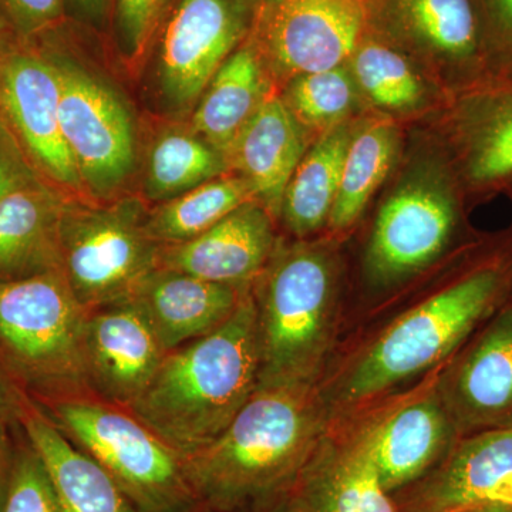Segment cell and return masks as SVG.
Here are the masks:
<instances>
[{
  "label": "cell",
  "mask_w": 512,
  "mask_h": 512,
  "mask_svg": "<svg viewBox=\"0 0 512 512\" xmlns=\"http://www.w3.org/2000/svg\"><path fill=\"white\" fill-rule=\"evenodd\" d=\"M258 375L256 305L247 293L220 328L168 352L127 410L185 460L227 429Z\"/></svg>",
  "instance_id": "obj_1"
},
{
  "label": "cell",
  "mask_w": 512,
  "mask_h": 512,
  "mask_svg": "<svg viewBox=\"0 0 512 512\" xmlns=\"http://www.w3.org/2000/svg\"><path fill=\"white\" fill-rule=\"evenodd\" d=\"M311 384L256 387L227 429L185 458L198 503L238 511L282 493L318 447Z\"/></svg>",
  "instance_id": "obj_2"
},
{
  "label": "cell",
  "mask_w": 512,
  "mask_h": 512,
  "mask_svg": "<svg viewBox=\"0 0 512 512\" xmlns=\"http://www.w3.org/2000/svg\"><path fill=\"white\" fill-rule=\"evenodd\" d=\"M512 262L495 256L396 320L356 363L343 386L359 402L429 369L503 302Z\"/></svg>",
  "instance_id": "obj_3"
},
{
  "label": "cell",
  "mask_w": 512,
  "mask_h": 512,
  "mask_svg": "<svg viewBox=\"0 0 512 512\" xmlns=\"http://www.w3.org/2000/svg\"><path fill=\"white\" fill-rule=\"evenodd\" d=\"M87 316L62 271L0 281V353L36 404L87 382Z\"/></svg>",
  "instance_id": "obj_4"
},
{
  "label": "cell",
  "mask_w": 512,
  "mask_h": 512,
  "mask_svg": "<svg viewBox=\"0 0 512 512\" xmlns=\"http://www.w3.org/2000/svg\"><path fill=\"white\" fill-rule=\"evenodd\" d=\"M333 279L328 256L293 248L269 269L256 305L258 387L311 384L332 328Z\"/></svg>",
  "instance_id": "obj_5"
},
{
  "label": "cell",
  "mask_w": 512,
  "mask_h": 512,
  "mask_svg": "<svg viewBox=\"0 0 512 512\" xmlns=\"http://www.w3.org/2000/svg\"><path fill=\"white\" fill-rule=\"evenodd\" d=\"M39 407L113 477L138 511L187 512L198 503L183 456L133 414L76 397Z\"/></svg>",
  "instance_id": "obj_6"
},
{
  "label": "cell",
  "mask_w": 512,
  "mask_h": 512,
  "mask_svg": "<svg viewBox=\"0 0 512 512\" xmlns=\"http://www.w3.org/2000/svg\"><path fill=\"white\" fill-rule=\"evenodd\" d=\"M161 248L136 201L101 210L69 202L64 210L62 272L87 311L133 298L158 268Z\"/></svg>",
  "instance_id": "obj_7"
},
{
  "label": "cell",
  "mask_w": 512,
  "mask_h": 512,
  "mask_svg": "<svg viewBox=\"0 0 512 512\" xmlns=\"http://www.w3.org/2000/svg\"><path fill=\"white\" fill-rule=\"evenodd\" d=\"M60 83V126L83 188L109 197L126 183L136 161L133 121L110 87L46 45Z\"/></svg>",
  "instance_id": "obj_8"
},
{
  "label": "cell",
  "mask_w": 512,
  "mask_h": 512,
  "mask_svg": "<svg viewBox=\"0 0 512 512\" xmlns=\"http://www.w3.org/2000/svg\"><path fill=\"white\" fill-rule=\"evenodd\" d=\"M0 117L43 180L84 190L60 126L59 73L39 43L10 47L0 72Z\"/></svg>",
  "instance_id": "obj_9"
},
{
  "label": "cell",
  "mask_w": 512,
  "mask_h": 512,
  "mask_svg": "<svg viewBox=\"0 0 512 512\" xmlns=\"http://www.w3.org/2000/svg\"><path fill=\"white\" fill-rule=\"evenodd\" d=\"M458 221V198L446 178L417 177L402 185L377 217L366 258L370 278L392 284L429 265Z\"/></svg>",
  "instance_id": "obj_10"
},
{
  "label": "cell",
  "mask_w": 512,
  "mask_h": 512,
  "mask_svg": "<svg viewBox=\"0 0 512 512\" xmlns=\"http://www.w3.org/2000/svg\"><path fill=\"white\" fill-rule=\"evenodd\" d=\"M254 0H181L161 42V80L178 106L204 93L248 35Z\"/></svg>",
  "instance_id": "obj_11"
},
{
  "label": "cell",
  "mask_w": 512,
  "mask_h": 512,
  "mask_svg": "<svg viewBox=\"0 0 512 512\" xmlns=\"http://www.w3.org/2000/svg\"><path fill=\"white\" fill-rule=\"evenodd\" d=\"M369 23V0H279L266 22V52L295 77L336 69L356 52Z\"/></svg>",
  "instance_id": "obj_12"
},
{
  "label": "cell",
  "mask_w": 512,
  "mask_h": 512,
  "mask_svg": "<svg viewBox=\"0 0 512 512\" xmlns=\"http://www.w3.org/2000/svg\"><path fill=\"white\" fill-rule=\"evenodd\" d=\"M412 485L400 512H512V426L463 441Z\"/></svg>",
  "instance_id": "obj_13"
},
{
  "label": "cell",
  "mask_w": 512,
  "mask_h": 512,
  "mask_svg": "<svg viewBox=\"0 0 512 512\" xmlns=\"http://www.w3.org/2000/svg\"><path fill=\"white\" fill-rule=\"evenodd\" d=\"M167 355L133 301L89 311L84 332L87 382L114 406L128 409L147 389Z\"/></svg>",
  "instance_id": "obj_14"
},
{
  "label": "cell",
  "mask_w": 512,
  "mask_h": 512,
  "mask_svg": "<svg viewBox=\"0 0 512 512\" xmlns=\"http://www.w3.org/2000/svg\"><path fill=\"white\" fill-rule=\"evenodd\" d=\"M274 241L271 215L251 201L197 238L163 245L158 268L241 286L262 271L271 258Z\"/></svg>",
  "instance_id": "obj_15"
},
{
  "label": "cell",
  "mask_w": 512,
  "mask_h": 512,
  "mask_svg": "<svg viewBox=\"0 0 512 512\" xmlns=\"http://www.w3.org/2000/svg\"><path fill=\"white\" fill-rule=\"evenodd\" d=\"M245 295L239 286L157 268L130 301L146 316L168 353L224 325Z\"/></svg>",
  "instance_id": "obj_16"
},
{
  "label": "cell",
  "mask_w": 512,
  "mask_h": 512,
  "mask_svg": "<svg viewBox=\"0 0 512 512\" xmlns=\"http://www.w3.org/2000/svg\"><path fill=\"white\" fill-rule=\"evenodd\" d=\"M460 175L468 190L487 194L512 180V76L471 87L454 117Z\"/></svg>",
  "instance_id": "obj_17"
},
{
  "label": "cell",
  "mask_w": 512,
  "mask_h": 512,
  "mask_svg": "<svg viewBox=\"0 0 512 512\" xmlns=\"http://www.w3.org/2000/svg\"><path fill=\"white\" fill-rule=\"evenodd\" d=\"M306 153L305 133L285 101L268 93L228 156L247 181L255 201L279 217L286 187Z\"/></svg>",
  "instance_id": "obj_18"
},
{
  "label": "cell",
  "mask_w": 512,
  "mask_h": 512,
  "mask_svg": "<svg viewBox=\"0 0 512 512\" xmlns=\"http://www.w3.org/2000/svg\"><path fill=\"white\" fill-rule=\"evenodd\" d=\"M286 493L303 512H400L360 436L316 447Z\"/></svg>",
  "instance_id": "obj_19"
},
{
  "label": "cell",
  "mask_w": 512,
  "mask_h": 512,
  "mask_svg": "<svg viewBox=\"0 0 512 512\" xmlns=\"http://www.w3.org/2000/svg\"><path fill=\"white\" fill-rule=\"evenodd\" d=\"M67 204L46 180L0 200V281L62 271L60 228Z\"/></svg>",
  "instance_id": "obj_20"
},
{
  "label": "cell",
  "mask_w": 512,
  "mask_h": 512,
  "mask_svg": "<svg viewBox=\"0 0 512 512\" xmlns=\"http://www.w3.org/2000/svg\"><path fill=\"white\" fill-rule=\"evenodd\" d=\"M397 33L470 76H494L476 0H384Z\"/></svg>",
  "instance_id": "obj_21"
},
{
  "label": "cell",
  "mask_w": 512,
  "mask_h": 512,
  "mask_svg": "<svg viewBox=\"0 0 512 512\" xmlns=\"http://www.w3.org/2000/svg\"><path fill=\"white\" fill-rule=\"evenodd\" d=\"M389 494L426 476L448 441V421L433 400L407 404L360 436Z\"/></svg>",
  "instance_id": "obj_22"
},
{
  "label": "cell",
  "mask_w": 512,
  "mask_h": 512,
  "mask_svg": "<svg viewBox=\"0 0 512 512\" xmlns=\"http://www.w3.org/2000/svg\"><path fill=\"white\" fill-rule=\"evenodd\" d=\"M20 427L42 458L63 512H140L120 485L35 404Z\"/></svg>",
  "instance_id": "obj_23"
},
{
  "label": "cell",
  "mask_w": 512,
  "mask_h": 512,
  "mask_svg": "<svg viewBox=\"0 0 512 512\" xmlns=\"http://www.w3.org/2000/svg\"><path fill=\"white\" fill-rule=\"evenodd\" d=\"M457 412L474 426H512V303L497 313L458 366Z\"/></svg>",
  "instance_id": "obj_24"
},
{
  "label": "cell",
  "mask_w": 512,
  "mask_h": 512,
  "mask_svg": "<svg viewBox=\"0 0 512 512\" xmlns=\"http://www.w3.org/2000/svg\"><path fill=\"white\" fill-rule=\"evenodd\" d=\"M264 67L254 46L235 50L212 77L195 110V131L227 156L266 94Z\"/></svg>",
  "instance_id": "obj_25"
},
{
  "label": "cell",
  "mask_w": 512,
  "mask_h": 512,
  "mask_svg": "<svg viewBox=\"0 0 512 512\" xmlns=\"http://www.w3.org/2000/svg\"><path fill=\"white\" fill-rule=\"evenodd\" d=\"M352 134L338 124L303 156L282 201L281 215L293 234H312L329 222Z\"/></svg>",
  "instance_id": "obj_26"
},
{
  "label": "cell",
  "mask_w": 512,
  "mask_h": 512,
  "mask_svg": "<svg viewBox=\"0 0 512 512\" xmlns=\"http://www.w3.org/2000/svg\"><path fill=\"white\" fill-rule=\"evenodd\" d=\"M396 150V128L389 120L369 121L352 134L338 197L330 212V227L342 231L356 222L392 168Z\"/></svg>",
  "instance_id": "obj_27"
},
{
  "label": "cell",
  "mask_w": 512,
  "mask_h": 512,
  "mask_svg": "<svg viewBox=\"0 0 512 512\" xmlns=\"http://www.w3.org/2000/svg\"><path fill=\"white\" fill-rule=\"evenodd\" d=\"M251 201L254 194L244 178L217 177L158 208L147 218V231L158 244H183Z\"/></svg>",
  "instance_id": "obj_28"
},
{
  "label": "cell",
  "mask_w": 512,
  "mask_h": 512,
  "mask_svg": "<svg viewBox=\"0 0 512 512\" xmlns=\"http://www.w3.org/2000/svg\"><path fill=\"white\" fill-rule=\"evenodd\" d=\"M224 167V154L207 141L191 134H165L151 151L148 195L154 200H173L220 177Z\"/></svg>",
  "instance_id": "obj_29"
},
{
  "label": "cell",
  "mask_w": 512,
  "mask_h": 512,
  "mask_svg": "<svg viewBox=\"0 0 512 512\" xmlns=\"http://www.w3.org/2000/svg\"><path fill=\"white\" fill-rule=\"evenodd\" d=\"M357 86L376 106L409 110L419 106L423 86L419 74L399 50L365 37L350 57Z\"/></svg>",
  "instance_id": "obj_30"
},
{
  "label": "cell",
  "mask_w": 512,
  "mask_h": 512,
  "mask_svg": "<svg viewBox=\"0 0 512 512\" xmlns=\"http://www.w3.org/2000/svg\"><path fill=\"white\" fill-rule=\"evenodd\" d=\"M289 109L301 123L335 127L356 104V84L342 66L323 72L302 74L288 93Z\"/></svg>",
  "instance_id": "obj_31"
},
{
  "label": "cell",
  "mask_w": 512,
  "mask_h": 512,
  "mask_svg": "<svg viewBox=\"0 0 512 512\" xmlns=\"http://www.w3.org/2000/svg\"><path fill=\"white\" fill-rule=\"evenodd\" d=\"M2 512H63L45 464L23 429Z\"/></svg>",
  "instance_id": "obj_32"
},
{
  "label": "cell",
  "mask_w": 512,
  "mask_h": 512,
  "mask_svg": "<svg viewBox=\"0 0 512 512\" xmlns=\"http://www.w3.org/2000/svg\"><path fill=\"white\" fill-rule=\"evenodd\" d=\"M62 16L63 0H0V18L20 42L43 39Z\"/></svg>",
  "instance_id": "obj_33"
},
{
  "label": "cell",
  "mask_w": 512,
  "mask_h": 512,
  "mask_svg": "<svg viewBox=\"0 0 512 512\" xmlns=\"http://www.w3.org/2000/svg\"><path fill=\"white\" fill-rule=\"evenodd\" d=\"M494 76H512V0H476Z\"/></svg>",
  "instance_id": "obj_34"
},
{
  "label": "cell",
  "mask_w": 512,
  "mask_h": 512,
  "mask_svg": "<svg viewBox=\"0 0 512 512\" xmlns=\"http://www.w3.org/2000/svg\"><path fill=\"white\" fill-rule=\"evenodd\" d=\"M167 0H117L124 49L137 57L144 52L163 15Z\"/></svg>",
  "instance_id": "obj_35"
},
{
  "label": "cell",
  "mask_w": 512,
  "mask_h": 512,
  "mask_svg": "<svg viewBox=\"0 0 512 512\" xmlns=\"http://www.w3.org/2000/svg\"><path fill=\"white\" fill-rule=\"evenodd\" d=\"M43 180L30 163L19 141L0 117V200L13 191Z\"/></svg>",
  "instance_id": "obj_36"
},
{
  "label": "cell",
  "mask_w": 512,
  "mask_h": 512,
  "mask_svg": "<svg viewBox=\"0 0 512 512\" xmlns=\"http://www.w3.org/2000/svg\"><path fill=\"white\" fill-rule=\"evenodd\" d=\"M33 406L35 402L0 353V417L20 424Z\"/></svg>",
  "instance_id": "obj_37"
},
{
  "label": "cell",
  "mask_w": 512,
  "mask_h": 512,
  "mask_svg": "<svg viewBox=\"0 0 512 512\" xmlns=\"http://www.w3.org/2000/svg\"><path fill=\"white\" fill-rule=\"evenodd\" d=\"M12 426L16 424L0 417V512L3 511L6 494H8L13 464H15L16 444H18V440L13 439L10 434Z\"/></svg>",
  "instance_id": "obj_38"
},
{
  "label": "cell",
  "mask_w": 512,
  "mask_h": 512,
  "mask_svg": "<svg viewBox=\"0 0 512 512\" xmlns=\"http://www.w3.org/2000/svg\"><path fill=\"white\" fill-rule=\"evenodd\" d=\"M252 507H254V512H303L299 505L292 500L291 495L286 493V490L265 498Z\"/></svg>",
  "instance_id": "obj_39"
},
{
  "label": "cell",
  "mask_w": 512,
  "mask_h": 512,
  "mask_svg": "<svg viewBox=\"0 0 512 512\" xmlns=\"http://www.w3.org/2000/svg\"><path fill=\"white\" fill-rule=\"evenodd\" d=\"M16 40L18 39L13 35L12 30L0 18V72H2L3 62H5L6 56H8L10 47L13 46Z\"/></svg>",
  "instance_id": "obj_40"
},
{
  "label": "cell",
  "mask_w": 512,
  "mask_h": 512,
  "mask_svg": "<svg viewBox=\"0 0 512 512\" xmlns=\"http://www.w3.org/2000/svg\"><path fill=\"white\" fill-rule=\"evenodd\" d=\"M79 2L87 12L99 13L106 6L107 0H79Z\"/></svg>",
  "instance_id": "obj_41"
},
{
  "label": "cell",
  "mask_w": 512,
  "mask_h": 512,
  "mask_svg": "<svg viewBox=\"0 0 512 512\" xmlns=\"http://www.w3.org/2000/svg\"><path fill=\"white\" fill-rule=\"evenodd\" d=\"M268 2L271 3V5H272V3L279 2V0H268Z\"/></svg>",
  "instance_id": "obj_42"
},
{
  "label": "cell",
  "mask_w": 512,
  "mask_h": 512,
  "mask_svg": "<svg viewBox=\"0 0 512 512\" xmlns=\"http://www.w3.org/2000/svg\"><path fill=\"white\" fill-rule=\"evenodd\" d=\"M487 512H505V511H487Z\"/></svg>",
  "instance_id": "obj_43"
},
{
  "label": "cell",
  "mask_w": 512,
  "mask_h": 512,
  "mask_svg": "<svg viewBox=\"0 0 512 512\" xmlns=\"http://www.w3.org/2000/svg\"><path fill=\"white\" fill-rule=\"evenodd\" d=\"M218 511V510H217ZM218 512H228V511H218Z\"/></svg>",
  "instance_id": "obj_44"
},
{
  "label": "cell",
  "mask_w": 512,
  "mask_h": 512,
  "mask_svg": "<svg viewBox=\"0 0 512 512\" xmlns=\"http://www.w3.org/2000/svg\"><path fill=\"white\" fill-rule=\"evenodd\" d=\"M508 184H511V185H512V180H511V181H510V183H508Z\"/></svg>",
  "instance_id": "obj_45"
}]
</instances>
